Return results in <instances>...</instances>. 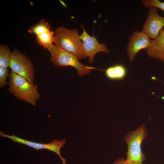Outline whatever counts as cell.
<instances>
[{
	"label": "cell",
	"mask_w": 164,
	"mask_h": 164,
	"mask_svg": "<svg viewBox=\"0 0 164 164\" xmlns=\"http://www.w3.org/2000/svg\"><path fill=\"white\" fill-rule=\"evenodd\" d=\"M12 52L5 45H0V67L8 68L9 67Z\"/></svg>",
	"instance_id": "13"
},
{
	"label": "cell",
	"mask_w": 164,
	"mask_h": 164,
	"mask_svg": "<svg viewBox=\"0 0 164 164\" xmlns=\"http://www.w3.org/2000/svg\"><path fill=\"white\" fill-rule=\"evenodd\" d=\"M8 77L9 91L18 99L36 106L40 97L37 85L12 71Z\"/></svg>",
	"instance_id": "1"
},
{
	"label": "cell",
	"mask_w": 164,
	"mask_h": 164,
	"mask_svg": "<svg viewBox=\"0 0 164 164\" xmlns=\"http://www.w3.org/2000/svg\"><path fill=\"white\" fill-rule=\"evenodd\" d=\"M141 2L146 8L154 7L164 11V2H161L159 0H142Z\"/></svg>",
	"instance_id": "15"
},
{
	"label": "cell",
	"mask_w": 164,
	"mask_h": 164,
	"mask_svg": "<svg viewBox=\"0 0 164 164\" xmlns=\"http://www.w3.org/2000/svg\"><path fill=\"white\" fill-rule=\"evenodd\" d=\"M164 27V17L158 13L157 9L149 8L148 15L144 23L142 31L152 39L159 36L160 30Z\"/></svg>",
	"instance_id": "9"
},
{
	"label": "cell",
	"mask_w": 164,
	"mask_h": 164,
	"mask_svg": "<svg viewBox=\"0 0 164 164\" xmlns=\"http://www.w3.org/2000/svg\"><path fill=\"white\" fill-rule=\"evenodd\" d=\"M78 30L62 26L56 29L54 35L55 46L74 55L78 60L84 58L83 43Z\"/></svg>",
	"instance_id": "2"
},
{
	"label": "cell",
	"mask_w": 164,
	"mask_h": 164,
	"mask_svg": "<svg viewBox=\"0 0 164 164\" xmlns=\"http://www.w3.org/2000/svg\"><path fill=\"white\" fill-rule=\"evenodd\" d=\"M51 55L50 61L56 67L71 66L77 71L79 76L88 75L91 72V68L83 65L73 54L52 44L47 49Z\"/></svg>",
	"instance_id": "4"
},
{
	"label": "cell",
	"mask_w": 164,
	"mask_h": 164,
	"mask_svg": "<svg viewBox=\"0 0 164 164\" xmlns=\"http://www.w3.org/2000/svg\"><path fill=\"white\" fill-rule=\"evenodd\" d=\"M150 38L142 31L133 32L129 38L127 46V53L130 63L134 60L135 56L139 51L149 48L151 43Z\"/></svg>",
	"instance_id": "8"
},
{
	"label": "cell",
	"mask_w": 164,
	"mask_h": 164,
	"mask_svg": "<svg viewBox=\"0 0 164 164\" xmlns=\"http://www.w3.org/2000/svg\"><path fill=\"white\" fill-rule=\"evenodd\" d=\"M147 132L145 124L140 126L135 130L129 132L125 136L128 145L126 164H143L146 158L142 153V144L147 137Z\"/></svg>",
	"instance_id": "3"
},
{
	"label": "cell",
	"mask_w": 164,
	"mask_h": 164,
	"mask_svg": "<svg viewBox=\"0 0 164 164\" xmlns=\"http://www.w3.org/2000/svg\"><path fill=\"white\" fill-rule=\"evenodd\" d=\"M125 160L123 158H120L115 161L113 164H126L125 162Z\"/></svg>",
	"instance_id": "17"
},
{
	"label": "cell",
	"mask_w": 164,
	"mask_h": 164,
	"mask_svg": "<svg viewBox=\"0 0 164 164\" xmlns=\"http://www.w3.org/2000/svg\"><path fill=\"white\" fill-rule=\"evenodd\" d=\"M51 30V26L44 19H41L37 23L31 26L28 30L30 34L34 33L36 35Z\"/></svg>",
	"instance_id": "14"
},
{
	"label": "cell",
	"mask_w": 164,
	"mask_h": 164,
	"mask_svg": "<svg viewBox=\"0 0 164 164\" xmlns=\"http://www.w3.org/2000/svg\"><path fill=\"white\" fill-rule=\"evenodd\" d=\"M9 67L11 71L31 83L35 80L34 68L29 57L15 48L12 52Z\"/></svg>",
	"instance_id": "5"
},
{
	"label": "cell",
	"mask_w": 164,
	"mask_h": 164,
	"mask_svg": "<svg viewBox=\"0 0 164 164\" xmlns=\"http://www.w3.org/2000/svg\"><path fill=\"white\" fill-rule=\"evenodd\" d=\"M54 32L51 30L38 34L36 38L37 43L47 49L54 43Z\"/></svg>",
	"instance_id": "12"
},
{
	"label": "cell",
	"mask_w": 164,
	"mask_h": 164,
	"mask_svg": "<svg viewBox=\"0 0 164 164\" xmlns=\"http://www.w3.org/2000/svg\"><path fill=\"white\" fill-rule=\"evenodd\" d=\"M146 51L150 57L164 62V27L156 39H151L150 46Z\"/></svg>",
	"instance_id": "10"
},
{
	"label": "cell",
	"mask_w": 164,
	"mask_h": 164,
	"mask_svg": "<svg viewBox=\"0 0 164 164\" xmlns=\"http://www.w3.org/2000/svg\"><path fill=\"white\" fill-rule=\"evenodd\" d=\"M127 73L126 68L121 64H116L110 67L105 70L106 77L112 80L123 79L126 76Z\"/></svg>",
	"instance_id": "11"
},
{
	"label": "cell",
	"mask_w": 164,
	"mask_h": 164,
	"mask_svg": "<svg viewBox=\"0 0 164 164\" xmlns=\"http://www.w3.org/2000/svg\"><path fill=\"white\" fill-rule=\"evenodd\" d=\"M9 70L7 68L0 67V87L2 88L7 84V78L9 77Z\"/></svg>",
	"instance_id": "16"
},
{
	"label": "cell",
	"mask_w": 164,
	"mask_h": 164,
	"mask_svg": "<svg viewBox=\"0 0 164 164\" xmlns=\"http://www.w3.org/2000/svg\"><path fill=\"white\" fill-rule=\"evenodd\" d=\"M0 135L3 137L9 138L14 142H18L31 147L37 150L41 149H47L59 155L60 158L62 160V164H66V160L62 157L60 152V149L64 146V144L66 143L65 139L60 141L58 139H55L50 143L44 144L25 140L14 135H7L1 131L0 132Z\"/></svg>",
	"instance_id": "7"
},
{
	"label": "cell",
	"mask_w": 164,
	"mask_h": 164,
	"mask_svg": "<svg viewBox=\"0 0 164 164\" xmlns=\"http://www.w3.org/2000/svg\"><path fill=\"white\" fill-rule=\"evenodd\" d=\"M82 26L83 31L80 36L83 42L84 57H88L89 63H92L94 62V57L96 53L101 52L108 54L110 52L105 44L100 43L94 36H91L89 35Z\"/></svg>",
	"instance_id": "6"
}]
</instances>
